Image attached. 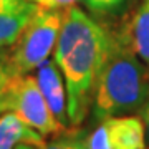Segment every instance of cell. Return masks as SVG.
<instances>
[{
	"instance_id": "1",
	"label": "cell",
	"mask_w": 149,
	"mask_h": 149,
	"mask_svg": "<svg viewBox=\"0 0 149 149\" xmlns=\"http://www.w3.org/2000/svg\"><path fill=\"white\" fill-rule=\"evenodd\" d=\"M109 45L111 35L85 10L76 5L63 10L53 60L65 78L71 126L81 124L90 113Z\"/></svg>"
},
{
	"instance_id": "2",
	"label": "cell",
	"mask_w": 149,
	"mask_h": 149,
	"mask_svg": "<svg viewBox=\"0 0 149 149\" xmlns=\"http://www.w3.org/2000/svg\"><path fill=\"white\" fill-rule=\"evenodd\" d=\"M149 101V66L138 56L126 37H111L93 96V116L106 119L139 113Z\"/></svg>"
},
{
	"instance_id": "3",
	"label": "cell",
	"mask_w": 149,
	"mask_h": 149,
	"mask_svg": "<svg viewBox=\"0 0 149 149\" xmlns=\"http://www.w3.org/2000/svg\"><path fill=\"white\" fill-rule=\"evenodd\" d=\"M63 22V10L38 7L20 38L7 55L13 76L30 74L53 55Z\"/></svg>"
},
{
	"instance_id": "4",
	"label": "cell",
	"mask_w": 149,
	"mask_h": 149,
	"mask_svg": "<svg viewBox=\"0 0 149 149\" xmlns=\"http://www.w3.org/2000/svg\"><path fill=\"white\" fill-rule=\"evenodd\" d=\"M7 111L15 113L22 121L43 136L56 134L66 129L52 113L37 78L30 74L13 76L0 104V114Z\"/></svg>"
},
{
	"instance_id": "5",
	"label": "cell",
	"mask_w": 149,
	"mask_h": 149,
	"mask_svg": "<svg viewBox=\"0 0 149 149\" xmlns=\"http://www.w3.org/2000/svg\"><path fill=\"white\" fill-rule=\"evenodd\" d=\"M85 143L88 149H144L143 119L129 114L106 118Z\"/></svg>"
},
{
	"instance_id": "6",
	"label": "cell",
	"mask_w": 149,
	"mask_h": 149,
	"mask_svg": "<svg viewBox=\"0 0 149 149\" xmlns=\"http://www.w3.org/2000/svg\"><path fill=\"white\" fill-rule=\"evenodd\" d=\"M37 83L42 90L48 106L65 128L71 126L68 116V93H66V85L61 71L55 60L48 58L37 68Z\"/></svg>"
},
{
	"instance_id": "7",
	"label": "cell",
	"mask_w": 149,
	"mask_h": 149,
	"mask_svg": "<svg viewBox=\"0 0 149 149\" xmlns=\"http://www.w3.org/2000/svg\"><path fill=\"white\" fill-rule=\"evenodd\" d=\"M43 138V134L23 123L15 113L7 111L0 114V149H15L23 143L40 146L45 143Z\"/></svg>"
},
{
	"instance_id": "8",
	"label": "cell",
	"mask_w": 149,
	"mask_h": 149,
	"mask_svg": "<svg viewBox=\"0 0 149 149\" xmlns=\"http://www.w3.org/2000/svg\"><path fill=\"white\" fill-rule=\"evenodd\" d=\"M37 8V3L28 0L22 7L0 10V48L12 47L20 38L22 32L32 20Z\"/></svg>"
},
{
	"instance_id": "9",
	"label": "cell",
	"mask_w": 149,
	"mask_h": 149,
	"mask_svg": "<svg viewBox=\"0 0 149 149\" xmlns=\"http://www.w3.org/2000/svg\"><path fill=\"white\" fill-rule=\"evenodd\" d=\"M129 27V43L139 58L149 66V0L141 2Z\"/></svg>"
},
{
	"instance_id": "10",
	"label": "cell",
	"mask_w": 149,
	"mask_h": 149,
	"mask_svg": "<svg viewBox=\"0 0 149 149\" xmlns=\"http://www.w3.org/2000/svg\"><path fill=\"white\" fill-rule=\"evenodd\" d=\"M37 149H88L86 143L78 138H71V136H65V138H58L48 143H42L37 146Z\"/></svg>"
},
{
	"instance_id": "11",
	"label": "cell",
	"mask_w": 149,
	"mask_h": 149,
	"mask_svg": "<svg viewBox=\"0 0 149 149\" xmlns=\"http://www.w3.org/2000/svg\"><path fill=\"white\" fill-rule=\"evenodd\" d=\"M12 80H13V74H12L10 66H8L7 53H0V104L3 101V96H5Z\"/></svg>"
},
{
	"instance_id": "12",
	"label": "cell",
	"mask_w": 149,
	"mask_h": 149,
	"mask_svg": "<svg viewBox=\"0 0 149 149\" xmlns=\"http://www.w3.org/2000/svg\"><path fill=\"white\" fill-rule=\"evenodd\" d=\"M124 0H85L86 7L91 12H98V13H106V12L116 10Z\"/></svg>"
},
{
	"instance_id": "13",
	"label": "cell",
	"mask_w": 149,
	"mask_h": 149,
	"mask_svg": "<svg viewBox=\"0 0 149 149\" xmlns=\"http://www.w3.org/2000/svg\"><path fill=\"white\" fill-rule=\"evenodd\" d=\"M33 3H37L38 7H43V8H58V10H63L70 5H74L76 2L80 0H30Z\"/></svg>"
},
{
	"instance_id": "14",
	"label": "cell",
	"mask_w": 149,
	"mask_h": 149,
	"mask_svg": "<svg viewBox=\"0 0 149 149\" xmlns=\"http://www.w3.org/2000/svg\"><path fill=\"white\" fill-rule=\"evenodd\" d=\"M141 119L144 124V134H146V143L149 144V101L144 104V108L141 109Z\"/></svg>"
},
{
	"instance_id": "15",
	"label": "cell",
	"mask_w": 149,
	"mask_h": 149,
	"mask_svg": "<svg viewBox=\"0 0 149 149\" xmlns=\"http://www.w3.org/2000/svg\"><path fill=\"white\" fill-rule=\"evenodd\" d=\"M28 0H0V10H5V8H17L22 7L23 3H27Z\"/></svg>"
},
{
	"instance_id": "16",
	"label": "cell",
	"mask_w": 149,
	"mask_h": 149,
	"mask_svg": "<svg viewBox=\"0 0 149 149\" xmlns=\"http://www.w3.org/2000/svg\"><path fill=\"white\" fill-rule=\"evenodd\" d=\"M15 149H37V146H33V144H18Z\"/></svg>"
}]
</instances>
